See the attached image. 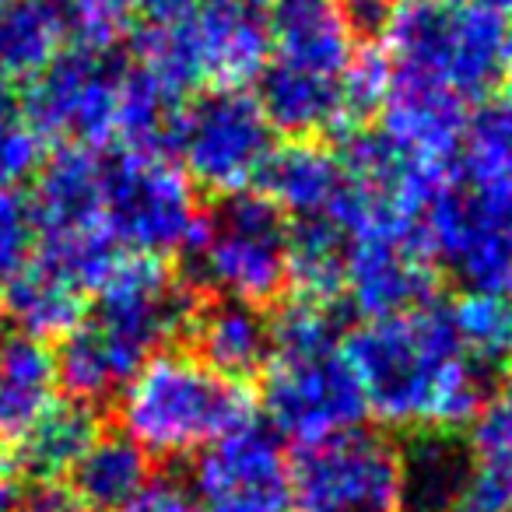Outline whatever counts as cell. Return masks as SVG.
I'll return each instance as SVG.
<instances>
[{
  "mask_svg": "<svg viewBox=\"0 0 512 512\" xmlns=\"http://www.w3.org/2000/svg\"><path fill=\"white\" fill-rule=\"evenodd\" d=\"M344 355L365 407L400 432L449 439L470 428L484 400L481 369L460 348L449 306L435 299L365 320L344 341Z\"/></svg>",
  "mask_w": 512,
  "mask_h": 512,
  "instance_id": "cell-1",
  "label": "cell"
},
{
  "mask_svg": "<svg viewBox=\"0 0 512 512\" xmlns=\"http://www.w3.org/2000/svg\"><path fill=\"white\" fill-rule=\"evenodd\" d=\"M193 295L169 260L120 253L95 285L88 309L64 334L57 376L78 400H106L158 355L190 316Z\"/></svg>",
  "mask_w": 512,
  "mask_h": 512,
  "instance_id": "cell-2",
  "label": "cell"
},
{
  "mask_svg": "<svg viewBox=\"0 0 512 512\" xmlns=\"http://www.w3.org/2000/svg\"><path fill=\"white\" fill-rule=\"evenodd\" d=\"M271 334V362L260 372V404L271 425L302 446L362 425L369 407L344 355L337 309L288 299Z\"/></svg>",
  "mask_w": 512,
  "mask_h": 512,
  "instance_id": "cell-3",
  "label": "cell"
},
{
  "mask_svg": "<svg viewBox=\"0 0 512 512\" xmlns=\"http://www.w3.org/2000/svg\"><path fill=\"white\" fill-rule=\"evenodd\" d=\"M512 22L491 0H397L383 46L390 74L477 102L502 85Z\"/></svg>",
  "mask_w": 512,
  "mask_h": 512,
  "instance_id": "cell-4",
  "label": "cell"
},
{
  "mask_svg": "<svg viewBox=\"0 0 512 512\" xmlns=\"http://www.w3.org/2000/svg\"><path fill=\"white\" fill-rule=\"evenodd\" d=\"M116 418L148 460H179L253 425V400L246 386L218 376L190 351L162 348L116 393Z\"/></svg>",
  "mask_w": 512,
  "mask_h": 512,
  "instance_id": "cell-5",
  "label": "cell"
},
{
  "mask_svg": "<svg viewBox=\"0 0 512 512\" xmlns=\"http://www.w3.org/2000/svg\"><path fill=\"white\" fill-rule=\"evenodd\" d=\"M134 64L179 99L186 92L246 88L267 64L264 15L197 0L183 15L137 32Z\"/></svg>",
  "mask_w": 512,
  "mask_h": 512,
  "instance_id": "cell-6",
  "label": "cell"
},
{
  "mask_svg": "<svg viewBox=\"0 0 512 512\" xmlns=\"http://www.w3.org/2000/svg\"><path fill=\"white\" fill-rule=\"evenodd\" d=\"M186 256L211 299L264 309L288 288V218L260 193L228 197L204 214Z\"/></svg>",
  "mask_w": 512,
  "mask_h": 512,
  "instance_id": "cell-7",
  "label": "cell"
},
{
  "mask_svg": "<svg viewBox=\"0 0 512 512\" xmlns=\"http://www.w3.org/2000/svg\"><path fill=\"white\" fill-rule=\"evenodd\" d=\"M102 218L123 253L165 260L190 249L204 211L169 151H113L102 158Z\"/></svg>",
  "mask_w": 512,
  "mask_h": 512,
  "instance_id": "cell-8",
  "label": "cell"
},
{
  "mask_svg": "<svg viewBox=\"0 0 512 512\" xmlns=\"http://www.w3.org/2000/svg\"><path fill=\"white\" fill-rule=\"evenodd\" d=\"M169 144L197 190L228 200L260 183L274 155V127L253 92L221 88L200 92L179 109Z\"/></svg>",
  "mask_w": 512,
  "mask_h": 512,
  "instance_id": "cell-9",
  "label": "cell"
},
{
  "mask_svg": "<svg viewBox=\"0 0 512 512\" xmlns=\"http://www.w3.org/2000/svg\"><path fill=\"white\" fill-rule=\"evenodd\" d=\"M404 498L407 456L383 432L351 428L292 456V505L302 512H400Z\"/></svg>",
  "mask_w": 512,
  "mask_h": 512,
  "instance_id": "cell-10",
  "label": "cell"
},
{
  "mask_svg": "<svg viewBox=\"0 0 512 512\" xmlns=\"http://www.w3.org/2000/svg\"><path fill=\"white\" fill-rule=\"evenodd\" d=\"M421 239L467 292L512 295V190L449 179L421 218Z\"/></svg>",
  "mask_w": 512,
  "mask_h": 512,
  "instance_id": "cell-11",
  "label": "cell"
},
{
  "mask_svg": "<svg viewBox=\"0 0 512 512\" xmlns=\"http://www.w3.org/2000/svg\"><path fill=\"white\" fill-rule=\"evenodd\" d=\"M123 67L113 50L74 43L29 88V127L64 148L99 151L116 144Z\"/></svg>",
  "mask_w": 512,
  "mask_h": 512,
  "instance_id": "cell-12",
  "label": "cell"
},
{
  "mask_svg": "<svg viewBox=\"0 0 512 512\" xmlns=\"http://www.w3.org/2000/svg\"><path fill=\"white\" fill-rule=\"evenodd\" d=\"M190 491L200 512H288L292 460L271 432L246 425L197 453Z\"/></svg>",
  "mask_w": 512,
  "mask_h": 512,
  "instance_id": "cell-13",
  "label": "cell"
},
{
  "mask_svg": "<svg viewBox=\"0 0 512 512\" xmlns=\"http://www.w3.org/2000/svg\"><path fill=\"white\" fill-rule=\"evenodd\" d=\"M435 260L421 232L355 235L348 239L344 264V302L362 313V320H379L432 302Z\"/></svg>",
  "mask_w": 512,
  "mask_h": 512,
  "instance_id": "cell-14",
  "label": "cell"
},
{
  "mask_svg": "<svg viewBox=\"0 0 512 512\" xmlns=\"http://www.w3.org/2000/svg\"><path fill=\"white\" fill-rule=\"evenodd\" d=\"M267 64L344 81L355 64L358 32L341 0H267Z\"/></svg>",
  "mask_w": 512,
  "mask_h": 512,
  "instance_id": "cell-15",
  "label": "cell"
},
{
  "mask_svg": "<svg viewBox=\"0 0 512 512\" xmlns=\"http://www.w3.org/2000/svg\"><path fill=\"white\" fill-rule=\"evenodd\" d=\"M379 134L397 144L404 155L435 169H449L467 130V102L435 85L390 74V88L379 106Z\"/></svg>",
  "mask_w": 512,
  "mask_h": 512,
  "instance_id": "cell-16",
  "label": "cell"
},
{
  "mask_svg": "<svg viewBox=\"0 0 512 512\" xmlns=\"http://www.w3.org/2000/svg\"><path fill=\"white\" fill-rule=\"evenodd\" d=\"M183 334L193 358L235 383L260 376L274 351L271 320L264 309L232 299H193Z\"/></svg>",
  "mask_w": 512,
  "mask_h": 512,
  "instance_id": "cell-17",
  "label": "cell"
},
{
  "mask_svg": "<svg viewBox=\"0 0 512 512\" xmlns=\"http://www.w3.org/2000/svg\"><path fill=\"white\" fill-rule=\"evenodd\" d=\"M0 292H4V309L18 323V330L39 341L64 337L85 316L88 299H92V288L43 249H36V256Z\"/></svg>",
  "mask_w": 512,
  "mask_h": 512,
  "instance_id": "cell-18",
  "label": "cell"
},
{
  "mask_svg": "<svg viewBox=\"0 0 512 512\" xmlns=\"http://www.w3.org/2000/svg\"><path fill=\"white\" fill-rule=\"evenodd\" d=\"M260 197L271 200L285 218H330L344 186V165L323 141H292L274 148L260 172Z\"/></svg>",
  "mask_w": 512,
  "mask_h": 512,
  "instance_id": "cell-19",
  "label": "cell"
},
{
  "mask_svg": "<svg viewBox=\"0 0 512 512\" xmlns=\"http://www.w3.org/2000/svg\"><path fill=\"white\" fill-rule=\"evenodd\" d=\"M102 435L99 414L88 400L53 397L22 432L11 439V467L25 481H57L71 474L85 449Z\"/></svg>",
  "mask_w": 512,
  "mask_h": 512,
  "instance_id": "cell-20",
  "label": "cell"
},
{
  "mask_svg": "<svg viewBox=\"0 0 512 512\" xmlns=\"http://www.w3.org/2000/svg\"><path fill=\"white\" fill-rule=\"evenodd\" d=\"M74 43L78 39H74L71 4L8 0L0 8V67L11 78H39Z\"/></svg>",
  "mask_w": 512,
  "mask_h": 512,
  "instance_id": "cell-21",
  "label": "cell"
},
{
  "mask_svg": "<svg viewBox=\"0 0 512 512\" xmlns=\"http://www.w3.org/2000/svg\"><path fill=\"white\" fill-rule=\"evenodd\" d=\"M57 376V351L29 334L0 341V432L15 439L39 411L53 400Z\"/></svg>",
  "mask_w": 512,
  "mask_h": 512,
  "instance_id": "cell-22",
  "label": "cell"
},
{
  "mask_svg": "<svg viewBox=\"0 0 512 512\" xmlns=\"http://www.w3.org/2000/svg\"><path fill=\"white\" fill-rule=\"evenodd\" d=\"M348 235L330 218L295 221L288 225V288L292 299L341 306Z\"/></svg>",
  "mask_w": 512,
  "mask_h": 512,
  "instance_id": "cell-23",
  "label": "cell"
},
{
  "mask_svg": "<svg viewBox=\"0 0 512 512\" xmlns=\"http://www.w3.org/2000/svg\"><path fill=\"white\" fill-rule=\"evenodd\" d=\"M71 477V491L85 502L88 512H116L151 481V460L123 432H102L85 449Z\"/></svg>",
  "mask_w": 512,
  "mask_h": 512,
  "instance_id": "cell-24",
  "label": "cell"
},
{
  "mask_svg": "<svg viewBox=\"0 0 512 512\" xmlns=\"http://www.w3.org/2000/svg\"><path fill=\"white\" fill-rule=\"evenodd\" d=\"M456 162L467 186L512 190V99L488 102L467 116Z\"/></svg>",
  "mask_w": 512,
  "mask_h": 512,
  "instance_id": "cell-25",
  "label": "cell"
},
{
  "mask_svg": "<svg viewBox=\"0 0 512 512\" xmlns=\"http://www.w3.org/2000/svg\"><path fill=\"white\" fill-rule=\"evenodd\" d=\"M460 348L477 369L512 365V295L467 292L449 306Z\"/></svg>",
  "mask_w": 512,
  "mask_h": 512,
  "instance_id": "cell-26",
  "label": "cell"
},
{
  "mask_svg": "<svg viewBox=\"0 0 512 512\" xmlns=\"http://www.w3.org/2000/svg\"><path fill=\"white\" fill-rule=\"evenodd\" d=\"M470 460L512 470V365L502 372L495 390L484 393L470 421Z\"/></svg>",
  "mask_w": 512,
  "mask_h": 512,
  "instance_id": "cell-27",
  "label": "cell"
},
{
  "mask_svg": "<svg viewBox=\"0 0 512 512\" xmlns=\"http://www.w3.org/2000/svg\"><path fill=\"white\" fill-rule=\"evenodd\" d=\"M39 249L32 200L18 190H0V288L8 285Z\"/></svg>",
  "mask_w": 512,
  "mask_h": 512,
  "instance_id": "cell-28",
  "label": "cell"
},
{
  "mask_svg": "<svg viewBox=\"0 0 512 512\" xmlns=\"http://www.w3.org/2000/svg\"><path fill=\"white\" fill-rule=\"evenodd\" d=\"M39 165H43V137L29 127V120L4 116L0 120V190H15Z\"/></svg>",
  "mask_w": 512,
  "mask_h": 512,
  "instance_id": "cell-29",
  "label": "cell"
},
{
  "mask_svg": "<svg viewBox=\"0 0 512 512\" xmlns=\"http://www.w3.org/2000/svg\"><path fill=\"white\" fill-rule=\"evenodd\" d=\"M116 512H200L190 484L179 477H151L123 509Z\"/></svg>",
  "mask_w": 512,
  "mask_h": 512,
  "instance_id": "cell-30",
  "label": "cell"
},
{
  "mask_svg": "<svg viewBox=\"0 0 512 512\" xmlns=\"http://www.w3.org/2000/svg\"><path fill=\"white\" fill-rule=\"evenodd\" d=\"M4 512H88L85 502L60 481H29L18 495L8 498Z\"/></svg>",
  "mask_w": 512,
  "mask_h": 512,
  "instance_id": "cell-31",
  "label": "cell"
},
{
  "mask_svg": "<svg viewBox=\"0 0 512 512\" xmlns=\"http://www.w3.org/2000/svg\"><path fill=\"white\" fill-rule=\"evenodd\" d=\"M197 0H137V15H144L148 22H169V18L190 11Z\"/></svg>",
  "mask_w": 512,
  "mask_h": 512,
  "instance_id": "cell-32",
  "label": "cell"
},
{
  "mask_svg": "<svg viewBox=\"0 0 512 512\" xmlns=\"http://www.w3.org/2000/svg\"><path fill=\"white\" fill-rule=\"evenodd\" d=\"M4 116H15V78L0 67V120Z\"/></svg>",
  "mask_w": 512,
  "mask_h": 512,
  "instance_id": "cell-33",
  "label": "cell"
},
{
  "mask_svg": "<svg viewBox=\"0 0 512 512\" xmlns=\"http://www.w3.org/2000/svg\"><path fill=\"white\" fill-rule=\"evenodd\" d=\"M502 85H505V99H512V46H509V57H505Z\"/></svg>",
  "mask_w": 512,
  "mask_h": 512,
  "instance_id": "cell-34",
  "label": "cell"
},
{
  "mask_svg": "<svg viewBox=\"0 0 512 512\" xmlns=\"http://www.w3.org/2000/svg\"><path fill=\"white\" fill-rule=\"evenodd\" d=\"M8 498H11V491H8V488H4V484H0V512L8 509Z\"/></svg>",
  "mask_w": 512,
  "mask_h": 512,
  "instance_id": "cell-35",
  "label": "cell"
},
{
  "mask_svg": "<svg viewBox=\"0 0 512 512\" xmlns=\"http://www.w3.org/2000/svg\"><path fill=\"white\" fill-rule=\"evenodd\" d=\"M491 4H495V8H502L505 15H512V0H491Z\"/></svg>",
  "mask_w": 512,
  "mask_h": 512,
  "instance_id": "cell-36",
  "label": "cell"
},
{
  "mask_svg": "<svg viewBox=\"0 0 512 512\" xmlns=\"http://www.w3.org/2000/svg\"><path fill=\"white\" fill-rule=\"evenodd\" d=\"M4 4H8V0H0V8H4Z\"/></svg>",
  "mask_w": 512,
  "mask_h": 512,
  "instance_id": "cell-37",
  "label": "cell"
}]
</instances>
